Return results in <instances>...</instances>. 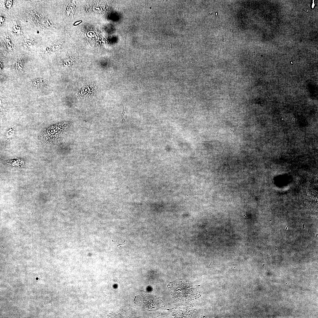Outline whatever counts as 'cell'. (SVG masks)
Segmentation results:
<instances>
[{"label": "cell", "instance_id": "cell-2", "mask_svg": "<svg viewBox=\"0 0 318 318\" xmlns=\"http://www.w3.org/2000/svg\"><path fill=\"white\" fill-rule=\"evenodd\" d=\"M56 125L49 128L44 130L41 134L40 139L42 142L45 143H49L54 142L56 138H58L62 133L61 132L63 130L62 125Z\"/></svg>", "mask_w": 318, "mask_h": 318}, {"label": "cell", "instance_id": "cell-4", "mask_svg": "<svg viewBox=\"0 0 318 318\" xmlns=\"http://www.w3.org/2000/svg\"><path fill=\"white\" fill-rule=\"evenodd\" d=\"M125 107L124 106V111H123V113L122 115V118L123 119V120L122 121V122H123L124 121V119L122 118V115H123L124 114V111H125Z\"/></svg>", "mask_w": 318, "mask_h": 318}, {"label": "cell", "instance_id": "cell-3", "mask_svg": "<svg viewBox=\"0 0 318 318\" xmlns=\"http://www.w3.org/2000/svg\"><path fill=\"white\" fill-rule=\"evenodd\" d=\"M12 1L9 0L7 1L6 3V6L8 8H10L11 6L12 5Z\"/></svg>", "mask_w": 318, "mask_h": 318}, {"label": "cell", "instance_id": "cell-1", "mask_svg": "<svg viewBox=\"0 0 318 318\" xmlns=\"http://www.w3.org/2000/svg\"><path fill=\"white\" fill-rule=\"evenodd\" d=\"M174 284L173 290L174 295L184 299H189L193 297L196 291L195 288L188 282L178 281Z\"/></svg>", "mask_w": 318, "mask_h": 318}]
</instances>
